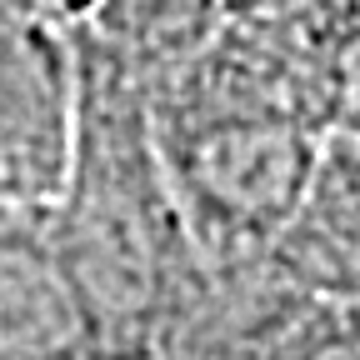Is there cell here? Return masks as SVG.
Here are the masks:
<instances>
[{
	"label": "cell",
	"instance_id": "cell-1",
	"mask_svg": "<svg viewBox=\"0 0 360 360\" xmlns=\"http://www.w3.org/2000/svg\"><path fill=\"white\" fill-rule=\"evenodd\" d=\"M70 6H90V0H70Z\"/></svg>",
	"mask_w": 360,
	"mask_h": 360
}]
</instances>
